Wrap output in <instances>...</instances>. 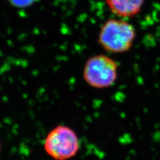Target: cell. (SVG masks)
<instances>
[{
	"label": "cell",
	"mask_w": 160,
	"mask_h": 160,
	"mask_svg": "<svg viewBox=\"0 0 160 160\" xmlns=\"http://www.w3.org/2000/svg\"><path fill=\"white\" fill-rule=\"evenodd\" d=\"M136 37V29L131 23L123 19H111L101 28L98 42L108 52L122 53L132 48Z\"/></svg>",
	"instance_id": "6da1fadb"
},
{
	"label": "cell",
	"mask_w": 160,
	"mask_h": 160,
	"mask_svg": "<svg viewBox=\"0 0 160 160\" xmlns=\"http://www.w3.org/2000/svg\"><path fill=\"white\" fill-rule=\"evenodd\" d=\"M118 65L106 55H96L89 58L83 70V79L89 86L97 89L108 88L116 82Z\"/></svg>",
	"instance_id": "7a4b0ae2"
},
{
	"label": "cell",
	"mask_w": 160,
	"mask_h": 160,
	"mask_svg": "<svg viewBox=\"0 0 160 160\" xmlns=\"http://www.w3.org/2000/svg\"><path fill=\"white\" fill-rule=\"evenodd\" d=\"M44 149L55 160H67L74 157L79 149V142L73 129L58 126L49 132L44 142Z\"/></svg>",
	"instance_id": "3957f363"
},
{
	"label": "cell",
	"mask_w": 160,
	"mask_h": 160,
	"mask_svg": "<svg viewBox=\"0 0 160 160\" xmlns=\"http://www.w3.org/2000/svg\"><path fill=\"white\" fill-rule=\"evenodd\" d=\"M145 0H106L111 12L119 18H132L141 11Z\"/></svg>",
	"instance_id": "277c9868"
},
{
	"label": "cell",
	"mask_w": 160,
	"mask_h": 160,
	"mask_svg": "<svg viewBox=\"0 0 160 160\" xmlns=\"http://www.w3.org/2000/svg\"><path fill=\"white\" fill-rule=\"evenodd\" d=\"M8 1L14 7L23 8L32 6L36 2V0H8Z\"/></svg>",
	"instance_id": "5b68a950"
}]
</instances>
